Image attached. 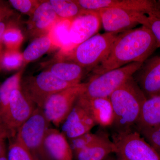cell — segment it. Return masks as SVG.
Instances as JSON below:
<instances>
[{
  "label": "cell",
  "instance_id": "cell-1",
  "mask_svg": "<svg viewBox=\"0 0 160 160\" xmlns=\"http://www.w3.org/2000/svg\"><path fill=\"white\" fill-rule=\"evenodd\" d=\"M160 47L152 32L142 26L119 34L106 59L92 70L99 75L130 63L145 62Z\"/></svg>",
  "mask_w": 160,
  "mask_h": 160
},
{
  "label": "cell",
  "instance_id": "cell-2",
  "mask_svg": "<svg viewBox=\"0 0 160 160\" xmlns=\"http://www.w3.org/2000/svg\"><path fill=\"white\" fill-rule=\"evenodd\" d=\"M114 119L111 127L115 132L136 129L142 107L147 98L132 77L109 97Z\"/></svg>",
  "mask_w": 160,
  "mask_h": 160
},
{
  "label": "cell",
  "instance_id": "cell-3",
  "mask_svg": "<svg viewBox=\"0 0 160 160\" xmlns=\"http://www.w3.org/2000/svg\"><path fill=\"white\" fill-rule=\"evenodd\" d=\"M118 35L112 32L97 33L59 59L70 60L86 71H92L106 59Z\"/></svg>",
  "mask_w": 160,
  "mask_h": 160
},
{
  "label": "cell",
  "instance_id": "cell-4",
  "mask_svg": "<svg viewBox=\"0 0 160 160\" xmlns=\"http://www.w3.org/2000/svg\"><path fill=\"white\" fill-rule=\"evenodd\" d=\"M50 123L43 109L37 107L18 130L16 139L28 149L34 160H53L44 146L45 135Z\"/></svg>",
  "mask_w": 160,
  "mask_h": 160
},
{
  "label": "cell",
  "instance_id": "cell-5",
  "mask_svg": "<svg viewBox=\"0 0 160 160\" xmlns=\"http://www.w3.org/2000/svg\"><path fill=\"white\" fill-rule=\"evenodd\" d=\"M143 64L130 63L102 74L92 75L86 83V89L82 95L89 98H109L116 90L133 76Z\"/></svg>",
  "mask_w": 160,
  "mask_h": 160
},
{
  "label": "cell",
  "instance_id": "cell-6",
  "mask_svg": "<svg viewBox=\"0 0 160 160\" xmlns=\"http://www.w3.org/2000/svg\"><path fill=\"white\" fill-rule=\"evenodd\" d=\"M75 85H76L60 79L45 69L37 75L22 77L21 88L25 95L37 107L43 109L51 96Z\"/></svg>",
  "mask_w": 160,
  "mask_h": 160
},
{
  "label": "cell",
  "instance_id": "cell-7",
  "mask_svg": "<svg viewBox=\"0 0 160 160\" xmlns=\"http://www.w3.org/2000/svg\"><path fill=\"white\" fill-rule=\"evenodd\" d=\"M112 139L116 147V154L129 160H160L152 147L136 129L113 132Z\"/></svg>",
  "mask_w": 160,
  "mask_h": 160
},
{
  "label": "cell",
  "instance_id": "cell-8",
  "mask_svg": "<svg viewBox=\"0 0 160 160\" xmlns=\"http://www.w3.org/2000/svg\"><path fill=\"white\" fill-rule=\"evenodd\" d=\"M85 89L86 83H80L51 96L43 108L46 117L50 123L57 127L62 124L78 98Z\"/></svg>",
  "mask_w": 160,
  "mask_h": 160
},
{
  "label": "cell",
  "instance_id": "cell-9",
  "mask_svg": "<svg viewBox=\"0 0 160 160\" xmlns=\"http://www.w3.org/2000/svg\"><path fill=\"white\" fill-rule=\"evenodd\" d=\"M85 12L117 8L160 18V1L154 0H75Z\"/></svg>",
  "mask_w": 160,
  "mask_h": 160
},
{
  "label": "cell",
  "instance_id": "cell-10",
  "mask_svg": "<svg viewBox=\"0 0 160 160\" xmlns=\"http://www.w3.org/2000/svg\"><path fill=\"white\" fill-rule=\"evenodd\" d=\"M37 107L23 93L21 87L13 90L2 118L12 138L15 137L20 127L31 116Z\"/></svg>",
  "mask_w": 160,
  "mask_h": 160
},
{
  "label": "cell",
  "instance_id": "cell-11",
  "mask_svg": "<svg viewBox=\"0 0 160 160\" xmlns=\"http://www.w3.org/2000/svg\"><path fill=\"white\" fill-rule=\"evenodd\" d=\"M106 32L122 33L138 25L139 13L117 8H105L97 11Z\"/></svg>",
  "mask_w": 160,
  "mask_h": 160
},
{
  "label": "cell",
  "instance_id": "cell-12",
  "mask_svg": "<svg viewBox=\"0 0 160 160\" xmlns=\"http://www.w3.org/2000/svg\"><path fill=\"white\" fill-rule=\"evenodd\" d=\"M59 19L49 1H41L26 22L28 34L33 39L49 34Z\"/></svg>",
  "mask_w": 160,
  "mask_h": 160
},
{
  "label": "cell",
  "instance_id": "cell-13",
  "mask_svg": "<svg viewBox=\"0 0 160 160\" xmlns=\"http://www.w3.org/2000/svg\"><path fill=\"white\" fill-rule=\"evenodd\" d=\"M62 125L61 132L69 140L89 132L97 124L88 112L76 101Z\"/></svg>",
  "mask_w": 160,
  "mask_h": 160
},
{
  "label": "cell",
  "instance_id": "cell-14",
  "mask_svg": "<svg viewBox=\"0 0 160 160\" xmlns=\"http://www.w3.org/2000/svg\"><path fill=\"white\" fill-rule=\"evenodd\" d=\"M102 23L97 12H86L70 22L69 36L74 47L97 34Z\"/></svg>",
  "mask_w": 160,
  "mask_h": 160
},
{
  "label": "cell",
  "instance_id": "cell-15",
  "mask_svg": "<svg viewBox=\"0 0 160 160\" xmlns=\"http://www.w3.org/2000/svg\"><path fill=\"white\" fill-rule=\"evenodd\" d=\"M76 101L88 112L97 125L102 127L112 126L114 113L109 98H89L82 93Z\"/></svg>",
  "mask_w": 160,
  "mask_h": 160
},
{
  "label": "cell",
  "instance_id": "cell-16",
  "mask_svg": "<svg viewBox=\"0 0 160 160\" xmlns=\"http://www.w3.org/2000/svg\"><path fill=\"white\" fill-rule=\"evenodd\" d=\"M136 82L146 98L160 93V56L155 57L141 67Z\"/></svg>",
  "mask_w": 160,
  "mask_h": 160
},
{
  "label": "cell",
  "instance_id": "cell-17",
  "mask_svg": "<svg viewBox=\"0 0 160 160\" xmlns=\"http://www.w3.org/2000/svg\"><path fill=\"white\" fill-rule=\"evenodd\" d=\"M44 146L53 160H72L73 152L67 138L62 132L49 128L46 131Z\"/></svg>",
  "mask_w": 160,
  "mask_h": 160
},
{
  "label": "cell",
  "instance_id": "cell-18",
  "mask_svg": "<svg viewBox=\"0 0 160 160\" xmlns=\"http://www.w3.org/2000/svg\"><path fill=\"white\" fill-rule=\"evenodd\" d=\"M116 147L106 132L100 131L96 142L74 154L77 160H104L111 153H115Z\"/></svg>",
  "mask_w": 160,
  "mask_h": 160
},
{
  "label": "cell",
  "instance_id": "cell-19",
  "mask_svg": "<svg viewBox=\"0 0 160 160\" xmlns=\"http://www.w3.org/2000/svg\"><path fill=\"white\" fill-rule=\"evenodd\" d=\"M45 70L64 82L75 85L80 83L86 71L76 63L65 59L52 62Z\"/></svg>",
  "mask_w": 160,
  "mask_h": 160
},
{
  "label": "cell",
  "instance_id": "cell-20",
  "mask_svg": "<svg viewBox=\"0 0 160 160\" xmlns=\"http://www.w3.org/2000/svg\"><path fill=\"white\" fill-rule=\"evenodd\" d=\"M70 22L68 20H58L48 34L53 47L60 49L58 58L67 54L74 48L69 38Z\"/></svg>",
  "mask_w": 160,
  "mask_h": 160
},
{
  "label": "cell",
  "instance_id": "cell-21",
  "mask_svg": "<svg viewBox=\"0 0 160 160\" xmlns=\"http://www.w3.org/2000/svg\"><path fill=\"white\" fill-rule=\"evenodd\" d=\"M160 124V93L146 99L136 129Z\"/></svg>",
  "mask_w": 160,
  "mask_h": 160
},
{
  "label": "cell",
  "instance_id": "cell-22",
  "mask_svg": "<svg viewBox=\"0 0 160 160\" xmlns=\"http://www.w3.org/2000/svg\"><path fill=\"white\" fill-rule=\"evenodd\" d=\"M52 47L53 46L48 34L32 40L22 52L24 58L23 67H25L27 64L37 60Z\"/></svg>",
  "mask_w": 160,
  "mask_h": 160
},
{
  "label": "cell",
  "instance_id": "cell-23",
  "mask_svg": "<svg viewBox=\"0 0 160 160\" xmlns=\"http://www.w3.org/2000/svg\"><path fill=\"white\" fill-rule=\"evenodd\" d=\"M24 69L25 67H22L16 73L6 79L0 85V117L2 119L9 105L12 92L14 89L21 87Z\"/></svg>",
  "mask_w": 160,
  "mask_h": 160
},
{
  "label": "cell",
  "instance_id": "cell-24",
  "mask_svg": "<svg viewBox=\"0 0 160 160\" xmlns=\"http://www.w3.org/2000/svg\"><path fill=\"white\" fill-rule=\"evenodd\" d=\"M59 20L72 21L85 13L75 0H50L49 1Z\"/></svg>",
  "mask_w": 160,
  "mask_h": 160
},
{
  "label": "cell",
  "instance_id": "cell-25",
  "mask_svg": "<svg viewBox=\"0 0 160 160\" xmlns=\"http://www.w3.org/2000/svg\"><path fill=\"white\" fill-rule=\"evenodd\" d=\"M23 41L24 36L21 29L14 22H8L2 37L3 46L5 49L19 50Z\"/></svg>",
  "mask_w": 160,
  "mask_h": 160
},
{
  "label": "cell",
  "instance_id": "cell-26",
  "mask_svg": "<svg viewBox=\"0 0 160 160\" xmlns=\"http://www.w3.org/2000/svg\"><path fill=\"white\" fill-rule=\"evenodd\" d=\"M23 53L19 50L4 49L0 63L1 70L14 71L23 67Z\"/></svg>",
  "mask_w": 160,
  "mask_h": 160
},
{
  "label": "cell",
  "instance_id": "cell-27",
  "mask_svg": "<svg viewBox=\"0 0 160 160\" xmlns=\"http://www.w3.org/2000/svg\"><path fill=\"white\" fill-rule=\"evenodd\" d=\"M137 130L160 157V124L138 128Z\"/></svg>",
  "mask_w": 160,
  "mask_h": 160
},
{
  "label": "cell",
  "instance_id": "cell-28",
  "mask_svg": "<svg viewBox=\"0 0 160 160\" xmlns=\"http://www.w3.org/2000/svg\"><path fill=\"white\" fill-rule=\"evenodd\" d=\"M100 134V131L96 133L89 132L78 137L68 140L73 154L78 151L85 149L92 145L97 141L99 138Z\"/></svg>",
  "mask_w": 160,
  "mask_h": 160
},
{
  "label": "cell",
  "instance_id": "cell-29",
  "mask_svg": "<svg viewBox=\"0 0 160 160\" xmlns=\"http://www.w3.org/2000/svg\"><path fill=\"white\" fill-rule=\"evenodd\" d=\"M7 156V160H34L28 149L16 138L9 145Z\"/></svg>",
  "mask_w": 160,
  "mask_h": 160
},
{
  "label": "cell",
  "instance_id": "cell-30",
  "mask_svg": "<svg viewBox=\"0 0 160 160\" xmlns=\"http://www.w3.org/2000/svg\"><path fill=\"white\" fill-rule=\"evenodd\" d=\"M138 22L148 28L160 45V18L149 16L139 13L138 15Z\"/></svg>",
  "mask_w": 160,
  "mask_h": 160
},
{
  "label": "cell",
  "instance_id": "cell-31",
  "mask_svg": "<svg viewBox=\"0 0 160 160\" xmlns=\"http://www.w3.org/2000/svg\"><path fill=\"white\" fill-rule=\"evenodd\" d=\"M9 5L23 14L29 16L33 13L41 3L38 0H9Z\"/></svg>",
  "mask_w": 160,
  "mask_h": 160
},
{
  "label": "cell",
  "instance_id": "cell-32",
  "mask_svg": "<svg viewBox=\"0 0 160 160\" xmlns=\"http://www.w3.org/2000/svg\"><path fill=\"white\" fill-rule=\"evenodd\" d=\"M9 5L4 1H0V23L14 15V11Z\"/></svg>",
  "mask_w": 160,
  "mask_h": 160
},
{
  "label": "cell",
  "instance_id": "cell-33",
  "mask_svg": "<svg viewBox=\"0 0 160 160\" xmlns=\"http://www.w3.org/2000/svg\"><path fill=\"white\" fill-rule=\"evenodd\" d=\"M5 20L4 22H2L0 23V63H1V58H2V55L4 52V46H3L2 42V37L3 33L6 30V27H7V24H8L9 21L8 20ZM1 69V67H0Z\"/></svg>",
  "mask_w": 160,
  "mask_h": 160
},
{
  "label": "cell",
  "instance_id": "cell-34",
  "mask_svg": "<svg viewBox=\"0 0 160 160\" xmlns=\"http://www.w3.org/2000/svg\"><path fill=\"white\" fill-rule=\"evenodd\" d=\"M0 134L5 136L6 138H12L10 132L1 117H0Z\"/></svg>",
  "mask_w": 160,
  "mask_h": 160
},
{
  "label": "cell",
  "instance_id": "cell-35",
  "mask_svg": "<svg viewBox=\"0 0 160 160\" xmlns=\"http://www.w3.org/2000/svg\"><path fill=\"white\" fill-rule=\"evenodd\" d=\"M6 138L5 136L0 134V158L6 154V146L5 139Z\"/></svg>",
  "mask_w": 160,
  "mask_h": 160
},
{
  "label": "cell",
  "instance_id": "cell-36",
  "mask_svg": "<svg viewBox=\"0 0 160 160\" xmlns=\"http://www.w3.org/2000/svg\"><path fill=\"white\" fill-rule=\"evenodd\" d=\"M104 160H117V158H116L113 157V156H112L111 155H110L108 157L106 158Z\"/></svg>",
  "mask_w": 160,
  "mask_h": 160
},
{
  "label": "cell",
  "instance_id": "cell-37",
  "mask_svg": "<svg viewBox=\"0 0 160 160\" xmlns=\"http://www.w3.org/2000/svg\"><path fill=\"white\" fill-rule=\"evenodd\" d=\"M116 155L117 156V160H129L126 159L125 158L122 157L121 156L119 155Z\"/></svg>",
  "mask_w": 160,
  "mask_h": 160
},
{
  "label": "cell",
  "instance_id": "cell-38",
  "mask_svg": "<svg viewBox=\"0 0 160 160\" xmlns=\"http://www.w3.org/2000/svg\"><path fill=\"white\" fill-rule=\"evenodd\" d=\"M0 160H7V156L6 154H4L2 157L0 158Z\"/></svg>",
  "mask_w": 160,
  "mask_h": 160
},
{
  "label": "cell",
  "instance_id": "cell-39",
  "mask_svg": "<svg viewBox=\"0 0 160 160\" xmlns=\"http://www.w3.org/2000/svg\"><path fill=\"white\" fill-rule=\"evenodd\" d=\"M0 71H1V69H0Z\"/></svg>",
  "mask_w": 160,
  "mask_h": 160
},
{
  "label": "cell",
  "instance_id": "cell-40",
  "mask_svg": "<svg viewBox=\"0 0 160 160\" xmlns=\"http://www.w3.org/2000/svg\"><path fill=\"white\" fill-rule=\"evenodd\" d=\"M0 85H1V84H0Z\"/></svg>",
  "mask_w": 160,
  "mask_h": 160
}]
</instances>
